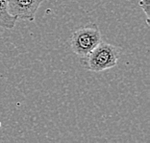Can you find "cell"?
<instances>
[{
  "label": "cell",
  "instance_id": "obj_4",
  "mask_svg": "<svg viewBox=\"0 0 150 143\" xmlns=\"http://www.w3.org/2000/svg\"><path fill=\"white\" fill-rule=\"evenodd\" d=\"M16 20L8 11L7 0H0V28L13 29L16 26Z\"/></svg>",
  "mask_w": 150,
  "mask_h": 143
},
{
  "label": "cell",
  "instance_id": "obj_5",
  "mask_svg": "<svg viewBox=\"0 0 150 143\" xmlns=\"http://www.w3.org/2000/svg\"><path fill=\"white\" fill-rule=\"evenodd\" d=\"M139 5L142 9V11L144 12L146 15V23L149 26V0H139Z\"/></svg>",
  "mask_w": 150,
  "mask_h": 143
},
{
  "label": "cell",
  "instance_id": "obj_3",
  "mask_svg": "<svg viewBox=\"0 0 150 143\" xmlns=\"http://www.w3.org/2000/svg\"><path fill=\"white\" fill-rule=\"evenodd\" d=\"M42 0H7L8 11L16 19L34 21Z\"/></svg>",
  "mask_w": 150,
  "mask_h": 143
},
{
  "label": "cell",
  "instance_id": "obj_2",
  "mask_svg": "<svg viewBox=\"0 0 150 143\" xmlns=\"http://www.w3.org/2000/svg\"><path fill=\"white\" fill-rule=\"evenodd\" d=\"M118 57L119 51L117 47L101 42L84 59H86L87 69L93 72H101L117 66Z\"/></svg>",
  "mask_w": 150,
  "mask_h": 143
},
{
  "label": "cell",
  "instance_id": "obj_1",
  "mask_svg": "<svg viewBox=\"0 0 150 143\" xmlns=\"http://www.w3.org/2000/svg\"><path fill=\"white\" fill-rule=\"evenodd\" d=\"M102 42L101 32L96 24L91 23L76 30L70 37V47L80 58H86Z\"/></svg>",
  "mask_w": 150,
  "mask_h": 143
}]
</instances>
